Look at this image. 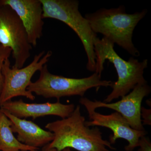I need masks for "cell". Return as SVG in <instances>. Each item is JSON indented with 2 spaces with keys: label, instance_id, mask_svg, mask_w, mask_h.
<instances>
[{
  "label": "cell",
  "instance_id": "cell-1",
  "mask_svg": "<svg viewBox=\"0 0 151 151\" xmlns=\"http://www.w3.org/2000/svg\"><path fill=\"white\" fill-rule=\"evenodd\" d=\"M85 118L77 105L67 118L48 123L45 129L54 135L53 140L44 147L42 151L51 149L61 151L66 148L78 151L115 150L109 141L104 139L97 127L90 128L85 125Z\"/></svg>",
  "mask_w": 151,
  "mask_h": 151
},
{
  "label": "cell",
  "instance_id": "cell-2",
  "mask_svg": "<svg viewBox=\"0 0 151 151\" xmlns=\"http://www.w3.org/2000/svg\"><path fill=\"white\" fill-rule=\"evenodd\" d=\"M115 44L105 37H97L94 43L96 57L94 73L101 76L104 70V64L108 60L113 63L118 74V80L112 82V92L103 102L110 103L113 100L124 97L129 93L138 84L147 83L144 77V71L147 67L148 60L139 61L133 57L128 61L122 58L115 51Z\"/></svg>",
  "mask_w": 151,
  "mask_h": 151
},
{
  "label": "cell",
  "instance_id": "cell-3",
  "mask_svg": "<svg viewBox=\"0 0 151 151\" xmlns=\"http://www.w3.org/2000/svg\"><path fill=\"white\" fill-rule=\"evenodd\" d=\"M146 9L134 14H128L124 6L116 8L101 9L84 17L93 32L101 34L113 44H116L134 57L139 52L132 40L135 27L147 14Z\"/></svg>",
  "mask_w": 151,
  "mask_h": 151
},
{
  "label": "cell",
  "instance_id": "cell-4",
  "mask_svg": "<svg viewBox=\"0 0 151 151\" xmlns=\"http://www.w3.org/2000/svg\"><path fill=\"white\" fill-rule=\"evenodd\" d=\"M40 75L35 82H31L27 90L45 98H55L59 101L61 97L80 96L84 97L89 89L111 86L112 81L102 80L101 76L94 73L88 77L70 78L54 75L49 72L45 64L40 70Z\"/></svg>",
  "mask_w": 151,
  "mask_h": 151
},
{
  "label": "cell",
  "instance_id": "cell-5",
  "mask_svg": "<svg viewBox=\"0 0 151 151\" xmlns=\"http://www.w3.org/2000/svg\"><path fill=\"white\" fill-rule=\"evenodd\" d=\"M43 8V19L51 18L64 23L73 29L81 40L87 57L86 68L95 72L96 57L94 43L97 37L87 20L78 9L76 0H40Z\"/></svg>",
  "mask_w": 151,
  "mask_h": 151
},
{
  "label": "cell",
  "instance_id": "cell-6",
  "mask_svg": "<svg viewBox=\"0 0 151 151\" xmlns=\"http://www.w3.org/2000/svg\"><path fill=\"white\" fill-rule=\"evenodd\" d=\"M52 54L51 51L40 52L36 55L32 62L20 68L11 67L9 58L6 59L2 68L4 82L0 95V105L14 97L22 96L34 100L35 96L27 90L35 73L40 71L48 62Z\"/></svg>",
  "mask_w": 151,
  "mask_h": 151
},
{
  "label": "cell",
  "instance_id": "cell-7",
  "mask_svg": "<svg viewBox=\"0 0 151 151\" xmlns=\"http://www.w3.org/2000/svg\"><path fill=\"white\" fill-rule=\"evenodd\" d=\"M0 44L12 50L13 68H20L30 56L32 46L20 19L10 7L0 5Z\"/></svg>",
  "mask_w": 151,
  "mask_h": 151
},
{
  "label": "cell",
  "instance_id": "cell-8",
  "mask_svg": "<svg viewBox=\"0 0 151 151\" xmlns=\"http://www.w3.org/2000/svg\"><path fill=\"white\" fill-rule=\"evenodd\" d=\"M79 103L85 107L88 113L89 121H86L85 123L87 127H105L113 132V134L109 137V142L111 145L115 144L118 139H123L128 142V145L125 147V150L133 151L139 146L140 138L147 134L146 131H137L132 129L127 120L118 112L104 115L95 111V109L81 98Z\"/></svg>",
  "mask_w": 151,
  "mask_h": 151
},
{
  "label": "cell",
  "instance_id": "cell-9",
  "mask_svg": "<svg viewBox=\"0 0 151 151\" xmlns=\"http://www.w3.org/2000/svg\"><path fill=\"white\" fill-rule=\"evenodd\" d=\"M151 87L147 83L138 84L129 93L121 97V100L113 103H105L100 101H92L86 97H81L84 102L96 110L107 108L121 114L127 120L134 129L145 131L141 118V108L143 99L150 93Z\"/></svg>",
  "mask_w": 151,
  "mask_h": 151
},
{
  "label": "cell",
  "instance_id": "cell-10",
  "mask_svg": "<svg viewBox=\"0 0 151 151\" xmlns=\"http://www.w3.org/2000/svg\"><path fill=\"white\" fill-rule=\"evenodd\" d=\"M0 5L8 6L15 12L25 29L30 44L36 46L42 36L44 24L40 0H0Z\"/></svg>",
  "mask_w": 151,
  "mask_h": 151
},
{
  "label": "cell",
  "instance_id": "cell-11",
  "mask_svg": "<svg viewBox=\"0 0 151 151\" xmlns=\"http://www.w3.org/2000/svg\"><path fill=\"white\" fill-rule=\"evenodd\" d=\"M74 104H62L58 101L55 103H28L22 99L18 101L6 102L0 105V108L5 110L13 116L20 118L39 117L49 115L58 116L62 119L67 118L75 109Z\"/></svg>",
  "mask_w": 151,
  "mask_h": 151
},
{
  "label": "cell",
  "instance_id": "cell-12",
  "mask_svg": "<svg viewBox=\"0 0 151 151\" xmlns=\"http://www.w3.org/2000/svg\"><path fill=\"white\" fill-rule=\"evenodd\" d=\"M0 110L10 121L12 132L17 134V139L22 144L39 148L48 145L54 139L53 133L43 129L32 121L20 119L5 110Z\"/></svg>",
  "mask_w": 151,
  "mask_h": 151
},
{
  "label": "cell",
  "instance_id": "cell-13",
  "mask_svg": "<svg viewBox=\"0 0 151 151\" xmlns=\"http://www.w3.org/2000/svg\"><path fill=\"white\" fill-rule=\"evenodd\" d=\"M8 118L0 110V151H38V148L26 145L14 137Z\"/></svg>",
  "mask_w": 151,
  "mask_h": 151
},
{
  "label": "cell",
  "instance_id": "cell-14",
  "mask_svg": "<svg viewBox=\"0 0 151 151\" xmlns=\"http://www.w3.org/2000/svg\"><path fill=\"white\" fill-rule=\"evenodd\" d=\"M12 53V50L0 44V95L2 90L4 78L2 73V68L6 60L9 58Z\"/></svg>",
  "mask_w": 151,
  "mask_h": 151
},
{
  "label": "cell",
  "instance_id": "cell-15",
  "mask_svg": "<svg viewBox=\"0 0 151 151\" xmlns=\"http://www.w3.org/2000/svg\"><path fill=\"white\" fill-rule=\"evenodd\" d=\"M151 109H146L144 107L141 108V118H142V123L144 125H150L151 124Z\"/></svg>",
  "mask_w": 151,
  "mask_h": 151
},
{
  "label": "cell",
  "instance_id": "cell-16",
  "mask_svg": "<svg viewBox=\"0 0 151 151\" xmlns=\"http://www.w3.org/2000/svg\"><path fill=\"white\" fill-rule=\"evenodd\" d=\"M139 151H151V143L150 139L145 136L142 137L139 141Z\"/></svg>",
  "mask_w": 151,
  "mask_h": 151
},
{
  "label": "cell",
  "instance_id": "cell-17",
  "mask_svg": "<svg viewBox=\"0 0 151 151\" xmlns=\"http://www.w3.org/2000/svg\"><path fill=\"white\" fill-rule=\"evenodd\" d=\"M61 151H72L70 150V148H65L63 150H62Z\"/></svg>",
  "mask_w": 151,
  "mask_h": 151
},
{
  "label": "cell",
  "instance_id": "cell-18",
  "mask_svg": "<svg viewBox=\"0 0 151 151\" xmlns=\"http://www.w3.org/2000/svg\"><path fill=\"white\" fill-rule=\"evenodd\" d=\"M45 151H57L56 149H51L50 150H47Z\"/></svg>",
  "mask_w": 151,
  "mask_h": 151
}]
</instances>
